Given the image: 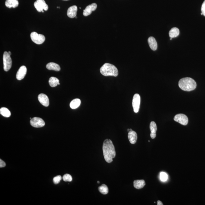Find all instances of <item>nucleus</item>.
<instances>
[{"instance_id": "obj_1", "label": "nucleus", "mask_w": 205, "mask_h": 205, "mask_svg": "<svg viewBox=\"0 0 205 205\" xmlns=\"http://www.w3.org/2000/svg\"><path fill=\"white\" fill-rule=\"evenodd\" d=\"M103 154L106 161L110 163L113 161L116 155L114 146L112 140L106 139L104 141L103 146Z\"/></svg>"}, {"instance_id": "obj_2", "label": "nucleus", "mask_w": 205, "mask_h": 205, "mask_svg": "<svg viewBox=\"0 0 205 205\" xmlns=\"http://www.w3.org/2000/svg\"><path fill=\"white\" fill-rule=\"evenodd\" d=\"M196 83L195 80L190 78L187 77L182 78L179 80V86L183 91H192L196 89Z\"/></svg>"}, {"instance_id": "obj_3", "label": "nucleus", "mask_w": 205, "mask_h": 205, "mask_svg": "<svg viewBox=\"0 0 205 205\" xmlns=\"http://www.w3.org/2000/svg\"><path fill=\"white\" fill-rule=\"evenodd\" d=\"M100 73L103 75L113 76L116 77L118 75V70L116 67L109 63H105L101 67Z\"/></svg>"}, {"instance_id": "obj_4", "label": "nucleus", "mask_w": 205, "mask_h": 205, "mask_svg": "<svg viewBox=\"0 0 205 205\" xmlns=\"http://www.w3.org/2000/svg\"><path fill=\"white\" fill-rule=\"evenodd\" d=\"M3 60L4 70L5 72H8L10 70L12 65V59L8 52L6 51L4 52Z\"/></svg>"}, {"instance_id": "obj_5", "label": "nucleus", "mask_w": 205, "mask_h": 205, "mask_svg": "<svg viewBox=\"0 0 205 205\" xmlns=\"http://www.w3.org/2000/svg\"><path fill=\"white\" fill-rule=\"evenodd\" d=\"M30 38L33 42L38 45L43 43L45 40V37L43 35L38 34L35 32L31 33Z\"/></svg>"}, {"instance_id": "obj_6", "label": "nucleus", "mask_w": 205, "mask_h": 205, "mask_svg": "<svg viewBox=\"0 0 205 205\" xmlns=\"http://www.w3.org/2000/svg\"><path fill=\"white\" fill-rule=\"evenodd\" d=\"M175 122L180 123L183 125H187L188 122V118L185 115L182 114H177L175 115L174 118Z\"/></svg>"}, {"instance_id": "obj_7", "label": "nucleus", "mask_w": 205, "mask_h": 205, "mask_svg": "<svg viewBox=\"0 0 205 205\" xmlns=\"http://www.w3.org/2000/svg\"><path fill=\"white\" fill-rule=\"evenodd\" d=\"M30 124L32 126L35 128H41L45 126V122L41 118L35 117L31 119Z\"/></svg>"}, {"instance_id": "obj_8", "label": "nucleus", "mask_w": 205, "mask_h": 205, "mask_svg": "<svg viewBox=\"0 0 205 205\" xmlns=\"http://www.w3.org/2000/svg\"><path fill=\"white\" fill-rule=\"evenodd\" d=\"M141 98L139 95L136 93L133 96L132 101V106L133 107L134 112L135 113H137L139 112L140 107Z\"/></svg>"}, {"instance_id": "obj_9", "label": "nucleus", "mask_w": 205, "mask_h": 205, "mask_svg": "<svg viewBox=\"0 0 205 205\" xmlns=\"http://www.w3.org/2000/svg\"><path fill=\"white\" fill-rule=\"evenodd\" d=\"M97 8V5L96 3H93L87 6L85 10H84L83 15L85 17L90 15L92 12L96 10Z\"/></svg>"}, {"instance_id": "obj_10", "label": "nucleus", "mask_w": 205, "mask_h": 205, "mask_svg": "<svg viewBox=\"0 0 205 205\" xmlns=\"http://www.w3.org/2000/svg\"><path fill=\"white\" fill-rule=\"evenodd\" d=\"M27 73V68L25 66H22L18 70L16 77L17 80H21L25 78Z\"/></svg>"}, {"instance_id": "obj_11", "label": "nucleus", "mask_w": 205, "mask_h": 205, "mask_svg": "<svg viewBox=\"0 0 205 205\" xmlns=\"http://www.w3.org/2000/svg\"><path fill=\"white\" fill-rule=\"evenodd\" d=\"M38 100L40 103L44 106L48 107L49 105V100L48 96L43 93L38 95Z\"/></svg>"}, {"instance_id": "obj_12", "label": "nucleus", "mask_w": 205, "mask_h": 205, "mask_svg": "<svg viewBox=\"0 0 205 205\" xmlns=\"http://www.w3.org/2000/svg\"><path fill=\"white\" fill-rule=\"evenodd\" d=\"M78 10L77 7L76 5H73L68 8L67 14L68 17L70 18H74L76 17L77 15V12Z\"/></svg>"}, {"instance_id": "obj_13", "label": "nucleus", "mask_w": 205, "mask_h": 205, "mask_svg": "<svg viewBox=\"0 0 205 205\" xmlns=\"http://www.w3.org/2000/svg\"><path fill=\"white\" fill-rule=\"evenodd\" d=\"M150 129L151 130V137L152 139L155 138L156 136V132L157 131V126L155 122L152 121L150 123Z\"/></svg>"}, {"instance_id": "obj_14", "label": "nucleus", "mask_w": 205, "mask_h": 205, "mask_svg": "<svg viewBox=\"0 0 205 205\" xmlns=\"http://www.w3.org/2000/svg\"><path fill=\"white\" fill-rule=\"evenodd\" d=\"M128 138L131 144H135L137 139V135L136 133L133 130L130 131L128 132Z\"/></svg>"}, {"instance_id": "obj_15", "label": "nucleus", "mask_w": 205, "mask_h": 205, "mask_svg": "<svg viewBox=\"0 0 205 205\" xmlns=\"http://www.w3.org/2000/svg\"><path fill=\"white\" fill-rule=\"evenodd\" d=\"M148 42L150 48L153 51L156 50L157 48V43L154 37H151L148 38Z\"/></svg>"}, {"instance_id": "obj_16", "label": "nucleus", "mask_w": 205, "mask_h": 205, "mask_svg": "<svg viewBox=\"0 0 205 205\" xmlns=\"http://www.w3.org/2000/svg\"><path fill=\"white\" fill-rule=\"evenodd\" d=\"M19 2L18 0H6L5 5L9 8H15L18 6Z\"/></svg>"}, {"instance_id": "obj_17", "label": "nucleus", "mask_w": 205, "mask_h": 205, "mask_svg": "<svg viewBox=\"0 0 205 205\" xmlns=\"http://www.w3.org/2000/svg\"><path fill=\"white\" fill-rule=\"evenodd\" d=\"M46 67L49 70H53L56 71H59L61 67L59 65L55 63L50 62L46 65Z\"/></svg>"}, {"instance_id": "obj_18", "label": "nucleus", "mask_w": 205, "mask_h": 205, "mask_svg": "<svg viewBox=\"0 0 205 205\" xmlns=\"http://www.w3.org/2000/svg\"><path fill=\"white\" fill-rule=\"evenodd\" d=\"M145 185V182L144 180H135L133 182L134 187L137 189L143 188Z\"/></svg>"}, {"instance_id": "obj_19", "label": "nucleus", "mask_w": 205, "mask_h": 205, "mask_svg": "<svg viewBox=\"0 0 205 205\" xmlns=\"http://www.w3.org/2000/svg\"><path fill=\"white\" fill-rule=\"evenodd\" d=\"M180 33L179 29L177 28H173L169 32V36L170 38H174L177 37Z\"/></svg>"}, {"instance_id": "obj_20", "label": "nucleus", "mask_w": 205, "mask_h": 205, "mask_svg": "<svg viewBox=\"0 0 205 205\" xmlns=\"http://www.w3.org/2000/svg\"><path fill=\"white\" fill-rule=\"evenodd\" d=\"M81 103V101L80 99H74L71 102L70 106L72 109H75L80 106Z\"/></svg>"}, {"instance_id": "obj_21", "label": "nucleus", "mask_w": 205, "mask_h": 205, "mask_svg": "<svg viewBox=\"0 0 205 205\" xmlns=\"http://www.w3.org/2000/svg\"><path fill=\"white\" fill-rule=\"evenodd\" d=\"M49 85L51 87H55L57 85H60L59 80L56 77H51L49 79Z\"/></svg>"}, {"instance_id": "obj_22", "label": "nucleus", "mask_w": 205, "mask_h": 205, "mask_svg": "<svg viewBox=\"0 0 205 205\" xmlns=\"http://www.w3.org/2000/svg\"><path fill=\"white\" fill-rule=\"evenodd\" d=\"M0 113L2 116L6 117H9L11 116V112L9 109L5 107H3L0 109Z\"/></svg>"}, {"instance_id": "obj_23", "label": "nucleus", "mask_w": 205, "mask_h": 205, "mask_svg": "<svg viewBox=\"0 0 205 205\" xmlns=\"http://www.w3.org/2000/svg\"><path fill=\"white\" fill-rule=\"evenodd\" d=\"M99 190L103 195H106L109 192L108 187L105 184H102L99 187Z\"/></svg>"}, {"instance_id": "obj_24", "label": "nucleus", "mask_w": 205, "mask_h": 205, "mask_svg": "<svg viewBox=\"0 0 205 205\" xmlns=\"http://www.w3.org/2000/svg\"><path fill=\"white\" fill-rule=\"evenodd\" d=\"M37 2L40 4L43 10L45 11L48 10V6L47 4L46 3L45 1L44 0H37Z\"/></svg>"}, {"instance_id": "obj_25", "label": "nucleus", "mask_w": 205, "mask_h": 205, "mask_svg": "<svg viewBox=\"0 0 205 205\" xmlns=\"http://www.w3.org/2000/svg\"><path fill=\"white\" fill-rule=\"evenodd\" d=\"M34 6L37 11L40 12H44L43 8L42 7L40 4L37 2V1L34 2Z\"/></svg>"}, {"instance_id": "obj_26", "label": "nucleus", "mask_w": 205, "mask_h": 205, "mask_svg": "<svg viewBox=\"0 0 205 205\" xmlns=\"http://www.w3.org/2000/svg\"><path fill=\"white\" fill-rule=\"evenodd\" d=\"M63 180L65 182H70L72 180V176L69 174L64 175L62 177Z\"/></svg>"}, {"instance_id": "obj_27", "label": "nucleus", "mask_w": 205, "mask_h": 205, "mask_svg": "<svg viewBox=\"0 0 205 205\" xmlns=\"http://www.w3.org/2000/svg\"><path fill=\"white\" fill-rule=\"evenodd\" d=\"M160 179L162 182H165L167 179V175L164 172H161L160 174Z\"/></svg>"}, {"instance_id": "obj_28", "label": "nucleus", "mask_w": 205, "mask_h": 205, "mask_svg": "<svg viewBox=\"0 0 205 205\" xmlns=\"http://www.w3.org/2000/svg\"><path fill=\"white\" fill-rule=\"evenodd\" d=\"M62 177L61 175H58V176H56L53 178V182L54 184H58L59 183L60 181L62 180Z\"/></svg>"}, {"instance_id": "obj_29", "label": "nucleus", "mask_w": 205, "mask_h": 205, "mask_svg": "<svg viewBox=\"0 0 205 205\" xmlns=\"http://www.w3.org/2000/svg\"><path fill=\"white\" fill-rule=\"evenodd\" d=\"M201 10V13H203V15L205 17V0L204 1L203 4H202Z\"/></svg>"}, {"instance_id": "obj_30", "label": "nucleus", "mask_w": 205, "mask_h": 205, "mask_svg": "<svg viewBox=\"0 0 205 205\" xmlns=\"http://www.w3.org/2000/svg\"><path fill=\"white\" fill-rule=\"evenodd\" d=\"M6 164L4 162L2 159H0V167H5Z\"/></svg>"}, {"instance_id": "obj_31", "label": "nucleus", "mask_w": 205, "mask_h": 205, "mask_svg": "<svg viewBox=\"0 0 205 205\" xmlns=\"http://www.w3.org/2000/svg\"><path fill=\"white\" fill-rule=\"evenodd\" d=\"M157 205H163V203H162L161 201H157Z\"/></svg>"}, {"instance_id": "obj_32", "label": "nucleus", "mask_w": 205, "mask_h": 205, "mask_svg": "<svg viewBox=\"0 0 205 205\" xmlns=\"http://www.w3.org/2000/svg\"><path fill=\"white\" fill-rule=\"evenodd\" d=\"M8 53H9V54L10 55V56H11V53L10 51H9L8 52Z\"/></svg>"}, {"instance_id": "obj_33", "label": "nucleus", "mask_w": 205, "mask_h": 205, "mask_svg": "<svg viewBox=\"0 0 205 205\" xmlns=\"http://www.w3.org/2000/svg\"><path fill=\"white\" fill-rule=\"evenodd\" d=\"M127 131H128V132H129L130 131V129H127Z\"/></svg>"}, {"instance_id": "obj_34", "label": "nucleus", "mask_w": 205, "mask_h": 205, "mask_svg": "<svg viewBox=\"0 0 205 205\" xmlns=\"http://www.w3.org/2000/svg\"><path fill=\"white\" fill-rule=\"evenodd\" d=\"M97 183H100V182L97 181Z\"/></svg>"}, {"instance_id": "obj_35", "label": "nucleus", "mask_w": 205, "mask_h": 205, "mask_svg": "<svg viewBox=\"0 0 205 205\" xmlns=\"http://www.w3.org/2000/svg\"><path fill=\"white\" fill-rule=\"evenodd\" d=\"M172 38H170V40H172Z\"/></svg>"}, {"instance_id": "obj_36", "label": "nucleus", "mask_w": 205, "mask_h": 205, "mask_svg": "<svg viewBox=\"0 0 205 205\" xmlns=\"http://www.w3.org/2000/svg\"><path fill=\"white\" fill-rule=\"evenodd\" d=\"M63 1H68V0H63Z\"/></svg>"}]
</instances>
